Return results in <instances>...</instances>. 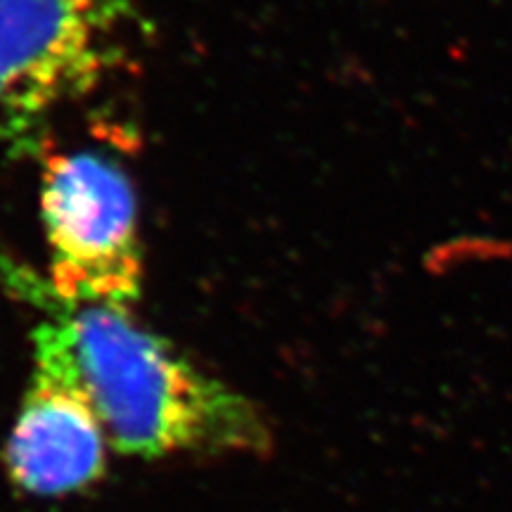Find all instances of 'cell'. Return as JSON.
<instances>
[{
    "mask_svg": "<svg viewBox=\"0 0 512 512\" xmlns=\"http://www.w3.org/2000/svg\"><path fill=\"white\" fill-rule=\"evenodd\" d=\"M41 221L57 304L131 311L143 287V245L124 171L93 152L48 157Z\"/></svg>",
    "mask_w": 512,
    "mask_h": 512,
    "instance_id": "2",
    "label": "cell"
},
{
    "mask_svg": "<svg viewBox=\"0 0 512 512\" xmlns=\"http://www.w3.org/2000/svg\"><path fill=\"white\" fill-rule=\"evenodd\" d=\"M107 446L98 415L72 384L34 373L3 460L22 494L64 498L100 482Z\"/></svg>",
    "mask_w": 512,
    "mask_h": 512,
    "instance_id": "4",
    "label": "cell"
},
{
    "mask_svg": "<svg viewBox=\"0 0 512 512\" xmlns=\"http://www.w3.org/2000/svg\"><path fill=\"white\" fill-rule=\"evenodd\" d=\"M121 0H0V140L91 93L119 57Z\"/></svg>",
    "mask_w": 512,
    "mask_h": 512,
    "instance_id": "3",
    "label": "cell"
},
{
    "mask_svg": "<svg viewBox=\"0 0 512 512\" xmlns=\"http://www.w3.org/2000/svg\"><path fill=\"white\" fill-rule=\"evenodd\" d=\"M34 373L72 384L112 448L138 458L254 453L271 430L245 396L211 380L112 306H60L34 332Z\"/></svg>",
    "mask_w": 512,
    "mask_h": 512,
    "instance_id": "1",
    "label": "cell"
}]
</instances>
